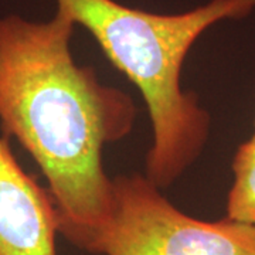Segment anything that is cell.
<instances>
[{
	"label": "cell",
	"mask_w": 255,
	"mask_h": 255,
	"mask_svg": "<svg viewBox=\"0 0 255 255\" xmlns=\"http://www.w3.org/2000/svg\"><path fill=\"white\" fill-rule=\"evenodd\" d=\"M74 20L57 9L46 21L0 17V127L47 180L58 233L102 254L114 217V177L104 150L135 127L130 95L74 60Z\"/></svg>",
	"instance_id": "6da1fadb"
},
{
	"label": "cell",
	"mask_w": 255,
	"mask_h": 255,
	"mask_svg": "<svg viewBox=\"0 0 255 255\" xmlns=\"http://www.w3.org/2000/svg\"><path fill=\"white\" fill-rule=\"evenodd\" d=\"M55 1L140 92L153 132L145 176L160 189L172 186L201 156L211 127L197 95L183 88L186 57L211 26L250 16L255 0H210L177 14L150 13L117 0Z\"/></svg>",
	"instance_id": "7a4b0ae2"
},
{
	"label": "cell",
	"mask_w": 255,
	"mask_h": 255,
	"mask_svg": "<svg viewBox=\"0 0 255 255\" xmlns=\"http://www.w3.org/2000/svg\"><path fill=\"white\" fill-rule=\"evenodd\" d=\"M114 194L102 255H255V226L194 219L145 174L115 176Z\"/></svg>",
	"instance_id": "3957f363"
},
{
	"label": "cell",
	"mask_w": 255,
	"mask_h": 255,
	"mask_svg": "<svg viewBox=\"0 0 255 255\" xmlns=\"http://www.w3.org/2000/svg\"><path fill=\"white\" fill-rule=\"evenodd\" d=\"M58 221L46 189L24 172L0 136V255H57Z\"/></svg>",
	"instance_id": "277c9868"
},
{
	"label": "cell",
	"mask_w": 255,
	"mask_h": 255,
	"mask_svg": "<svg viewBox=\"0 0 255 255\" xmlns=\"http://www.w3.org/2000/svg\"><path fill=\"white\" fill-rule=\"evenodd\" d=\"M233 184L226 203V217L255 226V140L241 143L233 157Z\"/></svg>",
	"instance_id": "5b68a950"
},
{
	"label": "cell",
	"mask_w": 255,
	"mask_h": 255,
	"mask_svg": "<svg viewBox=\"0 0 255 255\" xmlns=\"http://www.w3.org/2000/svg\"><path fill=\"white\" fill-rule=\"evenodd\" d=\"M251 139H253V140H255V129H254V133H253V136H251Z\"/></svg>",
	"instance_id": "8992f818"
}]
</instances>
